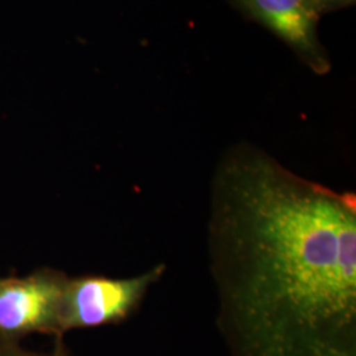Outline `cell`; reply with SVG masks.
<instances>
[{"instance_id":"cell-1","label":"cell","mask_w":356,"mask_h":356,"mask_svg":"<svg viewBox=\"0 0 356 356\" xmlns=\"http://www.w3.org/2000/svg\"><path fill=\"white\" fill-rule=\"evenodd\" d=\"M218 327L229 356H356V195L248 143L210 182Z\"/></svg>"},{"instance_id":"cell-2","label":"cell","mask_w":356,"mask_h":356,"mask_svg":"<svg viewBox=\"0 0 356 356\" xmlns=\"http://www.w3.org/2000/svg\"><path fill=\"white\" fill-rule=\"evenodd\" d=\"M165 269V264H157L128 279L103 276L67 279L61 307V334L127 319L140 306L153 284L164 276Z\"/></svg>"},{"instance_id":"cell-3","label":"cell","mask_w":356,"mask_h":356,"mask_svg":"<svg viewBox=\"0 0 356 356\" xmlns=\"http://www.w3.org/2000/svg\"><path fill=\"white\" fill-rule=\"evenodd\" d=\"M67 276L49 268L26 277L0 279V338L17 342L29 334H61Z\"/></svg>"},{"instance_id":"cell-4","label":"cell","mask_w":356,"mask_h":356,"mask_svg":"<svg viewBox=\"0 0 356 356\" xmlns=\"http://www.w3.org/2000/svg\"><path fill=\"white\" fill-rule=\"evenodd\" d=\"M245 13L286 42L314 73L331 69L317 35L321 13L314 0H236Z\"/></svg>"},{"instance_id":"cell-5","label":"cell","mask_w":356,"mask_h":356,"mask_svg":"<svg viewBox=\"0 0 356 356\" xmlns=\"http://www.w3.org/2000/svg\"><path fill=\"white\" fill-rule=\"evenodd\" d=\"M32 353H28L22 348L17 342H11L0 338V356H31Z\"/></svg>"},{"instance_id":"cell-6","label":"cell","mask_w":356,"mask_h":356,"mask_svg":"<svg viewBox=\"0 0 356 356\" xmlns=\"http://www.w3.org/2000/svg\"><path fill=\"white\" fill-rule=\"evenodd\" d=\"M355 0H314V4L318 10V13L322 15L323 13H329L332 10H338L346 6L353 4Z\"/></svg>"},{"instance_id":"cell-7","label":"cell","mask_w":356,"mask_h":356,"mask_svg":"<svg viewBox=\"0 0 356 356\" xmlns=\"http://www.w3.org/2000/svg\"><path fill=\"white\" fill-rule=\"evenodd\" d=\"M60 339H61V338H58V342H57V346L54 347V351L51 353L49 355H36V354H32L31 356H69V354H67L66 350H65L64 344L61 343Z\"/></svg>"}]
</instances>
